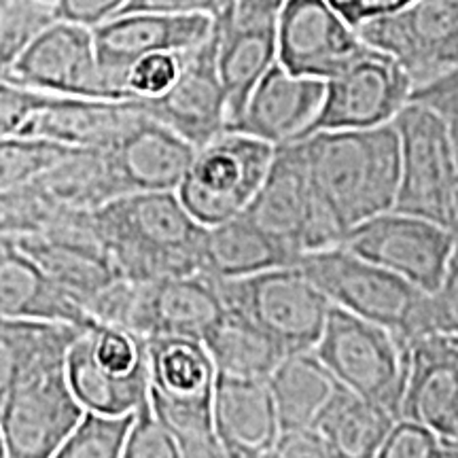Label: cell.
I'll return each mask as SVG.
<instances>
[{
  "mask_svg": "<svg viewBox=\"0 0 458 458\" xmlns=\"http://www.w3.org/2000/svg\"><path fill=\"white\" fill-rule=\"evenodd\" d=\"M213 422L229 458H266L283 433L267 380L216 374Z\"/></svg>",
  "mask_w": 458,
  "mask_h": 458,
  "instance_id": "cell-24",
  "label": "cell"
},
{
  "mask_svg": "<svg viewBox=\"0 0 458 458\" xmlns=\"http://www.w3.org/2000/svg\"><path fill=\"white\" fill-rule=\"evenodd\" d=\"M274 153L276 147L244 131H221L198 148L176 193L198 223L219 225L249 208Z\"/></svg>",
  "mask_w": 458,
  "mask_h": 458,
  "instance_id": "cell-7",
  "label": "cell"
},
{
  "mask_svg": "<svg viewBox=\"0 0 458 458\" xmlns=\"http://www.w3.org/2000/svg\"><path fill=\"white\" fill-rule=\"evenodd\" d=\"M41 3H47V4H55V0H41Z\"/></svg>",
  "mask_w": 458,
  "mask_h": 458,
  "instance_id": "cell-53",
  "label": "cell"
},
{
  "mask_svg": "<svg viewBox=\"0 0 458 458\" xmlns=\"http://www.w3.org/2000/svg\"><path fill=\"white\" fill-rule=\"evenodd\" d=\"M242 215L253 219L297 255L340 246L344 233L314 198L301 142L276 147L259 191Z\"/></svg>",
  "mask_w": 458,
  "mask_h": 458,
  "instance_id": "cell-11",
  "label": "cell"
},
{
  "mask_svg": "<svg viewBox=\"0 0 458 458\" xmlns=\"http://www.w3.org/2000/svg\"><path fill=\"white\" fill-rule=\"evenodd\" d=\"M236 0H128L117 15L162 13V15H208L219 20L233 9Z\"/></svg>",
  "mask_w": 458,
  "mask_h": 458,
  "instance_id": "cell-44",
  "label": "cell"
},
{
  "mask_svg": "<svg viewBox=\"0 0 458 458\" xmlns=\"http://www.w3.org/2000/svg\"><path fill=\"white\" fill-rule=\"evenodd\" d=\"M300 255L246 215L206 227L202 274L213 280H236L295 266Z\"/></svg>",
  "mask_w": 458,
  "mask_h": 458,
  "instance_id": "cell-27",
  "label": "cell"
},
{
  "mask_svg": "<svg viewBox=\"0 0 458 458\" xmlns=\"http://www.w3.org/2000/svg\"><path fill=\"white\" fill-rule=\"evenodd\" d=\"M68 151L71 147L41 139H0V193L28 187Z\"/></svg>",
  "mask_w": 458,
  "mask_h": 458,
  "instance_id": "cell-35",
  "label": "cell"
},
{
  "mask_svg": "<svg viewBox=\"0 0 458 458\" xmlns=\"http://www.w3.org/2000/svg\"><path fill=\"white\" fill-rule=\"evenodd\" d=\"M394 422L397 418L388 410L340 386L312 431L334 458H376Z\"/></svg>",
  "mask_w": 458,
  "mask_h": 458,
  "instance_id": "cell-31",
  "label": "cell"
},
{
  "mask_svg": "<svg viewBox=\"0 0 458 458\" xmlns=\"http://www.w3.org/2000/svg\"><path fill=\"white\" fill-rule=\"evenodd\" d=\"M323 96L325 81L300 77L276 62L257 83L242 114L229 130L244 131L274 147L301 140L317 119Z\"/></svg>",
  "mask_w": 458,
  "mask_h": 458,
  "instance_id": "cell-23",
  "label": "cell"
},
{
  "mask_svg": "<svg viewBox=\"0 0 458 458\" xmlns=\"http://www.w3.org/2000/svg\"><path fill=\"white\" fill-rule=\"evenodd\" d=\"M7 71H9V62H7V57L3 55V51H0V79H4Z\"/></svg>",
  "mask_w": 458,
  "mask_h": 458,
  "instance_id": "cell-49",
  "label": "cell"
},
{
  "mask_svg": "<svg viewBox=\"0 0 458 458\" xmlns=\"http://www.w3.org/2000/svg\"><path fill=\"white\" fill-rule=\"evenodd\" d=\"M357 32L371 49L394 57L414 85L458 66V0H414Z\"/></svg>",
  "mask_w": 458,
  "mask_h": 458,
  "instance_id": "cell-14",
  "label": "cell"
},
{
  "mask_svg": "<svg viewBox=\"0 0 458 458\" xmlns=\"http://www.w3.org/2000/svg\"><path fill=\"white\" fill-rule=\"evenodd\" d=\"M148 403L179 448L216 437L213 397L216 368L208 351L193 337H148Z\"/></svg>",
  "mask_w": 458,
  "mask_h": 458,
  "instance_id": "cell-5",
  "label": "cell"
},
{
  "mask_svg": "<svg viewBox=\"0 0 458 458\" xmlns=\"http://www.w3.org/2000/svg\"><path fill=\"white\" fill-rule=\"evenodd\" d=\"M401 170L393 210L454 229L458 223V170L448 128L431 108L408 102L397 117Z\"/></svg>",
  "mask_w": 458,
  "mask_h": 458,
  "instance_id": "cell-9",
  "label": "cell"
},
{
  "mask_svg": "<svg viewBox=\"0 0 458 458\" xmlns=\"http://www.w3.org/2000/svg\"><path fill=\"white\" fill-rule=\"evenodd\" d=\"M122 458H182L174 435L162 425L148 401L136 410Z\"/></svg>",
  "mask_w": 458,
  "mask_h": 458,
  "instance_id": "cell-38",
  "label": "cell"
},
{
  "mask_svg": "<svg viewBox=\"0 0 458 458\" xmlns=\"http://www.w3.org/2000/svg\"><path fill=\"white\" fill-rule=\"evenodd\" d=\"M142 111L199 148L227 130V100L216 68V28L185 51L179 79L164 96L139 100Z\"/></svg>",
  "mask_w": 458,
  "mask_h": 458,
  "instance_id": "cell-19",
  "label": "cell"
},
{
  "mask_svg": "<svg viewBox=\"0 0 458 458\" xmlns=\"http://www.w3.org/2000/svg\"><path fill=\"white\" fill-rule=\"evenodd\" d=\"M142 114L136 98H62L55 96L21 139H41L71 148H108Z\"/></svg>",
  "mask_w": 458,
  "mask_h": 458,
  "instance_id": "cell-26",
  "label": "cell"
},
{
  "mask_svg": "<svg viewBox=\"0 0 458 458\" xmlns=\"http://www.w3.org/2000/svg\"><path fill=\"white\" fill-rule=\"evenodd\" d=\"M202 344L213 359L216 374L249 380H267L289 354L253 320L227 306Z\"/></svg>",
  "mask_w": 458,
  "mask_h": 458,
  "instance_id": "cell-32",
  "label": "cell"
},
{
  "mask_svg": "<svg viewBox=\"0 0 458 458\" xmlns=\"http://www.w3.org/2000/svg\"><path fill=\"white\" fill-rule=\"evenodd\" d=\"M15 240L55 284H60L74 301L81 303L85 312L108 286L122 278L105 246L68 242L45 233H24L15 236Z\"/></svg>",
  "mask_w": 458,
  "mask_h": 458,
  "instance_id": "cell-28",
  "label": "cell"
},
{
  "mask_svg": "<svg viewBox=\"0 0 458 458\" xmlns=\"http://www.w3.org/2000/svg\"><path fill=\"white\" fill-rule=\"evenodd\" d=\"M331 306L414 342L428 335L427 293L344 246L301 255L297 261Z\"/></svg>",
  "mask_w": 458,
  "mask_h": 458,
  "instance_id": "cell-3",
  "label": "cell"
},
{
  "mask_svg": "<svg viewBox=\"0 0 458 458\" xmlns=\"http://www.w3.org/2000/svg\"><path fill=\"white\" fill-rule=\"evenodd\" d=\"M51 213L54 208L45 204L30 187L0 193V233L24 236L43 232Z\"/></svg>",
  "mask_w": 458,
  "mask_h": 458,
  "instance_id": "cell-40",
  "label": "cell"
},
{
  "mask_svg": "<svg viewBox=\"0 0 458 458\" xmlns=\"http://www.w3.org/2000/svg\"><path fill=\"white\" fill-rule=\"evenodd\" d=\"M7 4H9V0H0V15H3V11L7 9Z\"/></svg>",
  "mask_w": 458,
  "mask_h": 458,
  "instance_id": "cell-52",
  "label": "cell"
},
{
  "mask_svg": "<svg viewBox=\"0 0 458 458\" xmlns=\"http://www.w3.org/2000/svg\"><path fill=\"white\" fill-rule=\"evenodd\" d=\"M51 208L98 210L111 199L123 196L114 179L106 148H71L30 185Z\"/></svg>",
  "mask_w": 458,
  "mask_h": 458,
  "instance_id": "cell-29",
  "label": "cell"
},
{
  "mask_svg": "<svg viewBox=\"0 0 458 458\" xmlns=\"http://www.w3.org/2000/svg\"><path fill=\"white\" fill-rule=\"evenodd\" d=\"M85 414L66 377V352L34 360L0 401L9 458H51Z\"/></svg>",
  "mask_w": 458,
  "mask_h": 458,
  "instance_id": "cell-10",
  "label": "cell"
},
{
  "mask_svg": "<svg viewBox=\"0 0 458 458\" xmlns=\"http://www.w3.org/2000/svg\"><path fill=\"white\" fill-rule=\"evenodd\" d=\"M225 312L216 283L206 274H187L130 283L119 303L114 327L128 329L142 340L159 335L204 340Z\"/></svg>",
  "mask_w": 458,
  "mask_h": 458,
  "instance_id": "cell-15",
  "label": "cell"
},
{
  "mask_svg": "<svg viewBox=\"0 0 458 458\" xmlns=\"http://www.w3.org/2000/svg\"><path fill=\"white\" fill-rule=\"evenodd\" d=\"M433 458H458V444H437Z\"/></svg>",
  "mask_w": 458,
  "mask_h": 458,
  "instance_id": "cell-48",
  "label": "cell"
},
{
  "mask_svg": "<svg viewBox=\"0 0 458 458\" xmlns=\"http://www.w3.org/2000/svg\"><path fill=\"white\" fill-rule=\"evenodd\" d=\"M81 331L68 323L0 317V401L34 360L45 354L68 352Z\"/></svg>",
  "mask_w": 458,
  "mask_h": 458,
  "instance_id": "cell-33",
  "label": "cell"
},
{
  "mask_svg": "<svg viewBox=\"0 0 458 458\" xmlns=\"http://www.w3.org/2000/svg\"><path fill=\"white\" fill-rule=\"evenodd\" d=\"M410 102L431 108L445 123L458 170V66L428 79L427 83L414 85Z\"/></svg>",
  "mask_w": 458,
  "mask_h": 458,
  "instance_id": "cell-41",
  "label": "cell"
},
{
  "mask_svg": "<svg viewBox=\"0 0 458 458\" xmlns=\"http://www.w3.org/2000/svg\"><path fill=\"white\" fill-rule=\"evenodd\" d=\"M198 148L151 114H142L106 148L122 193L176 191Z\"/></svg>",
  "mask_w": 458,
  "mask_h": 458,
  "instance_id": "cell-22",
  "label": "cell"
},
{
  "mask_svg": "<svg viewBox=\"0 0 458 458\" xmlns=\"http://www.w3.org/2000/svg\"><path fill=\"white\" fill-rule=\"evenodd\" d=\"M261 3H267V4H274V7H280V4H283V0H261Z\"/></svg>",
  "mask_w": 458,
  "mask_h": 458,
  "instance_id": "cell-51",
  "label": "cell"
},
{
  "mask_svg": "<svg viewBox=\"0 0 458 458\" xmlns=\"http://www.w3.org/2000/svg\"><path fill=\"white\" fill-rule=\"evenodd\" d=\"M300 142L314 196L342 227L344 236L359 223L394 208L401 151L393 123L317 131Z\"/></svg>",
  "mask_w": 458,
  "mask_h": 458,
  "instance_id": "cell-2",
  "label": "cell"
},
{
  "mask_svg": "<svg viewBox=\"0 0 458 458\" xmlns=\"http://www.w3.org/2000/svg\"><path fill=\"white\" fill-rule=\"evenodd\" d=\"M54 21V4L41 0H9L7 9L0 15V51L7 57L9 66Z\"/></svg>",
  "mask_w": 458,
  "mask_h": 458,
  "instance_id": "cell-36",
  "label": "cell"
},
{
  "mask_svg": "<svg viewBox=\"0 0 458 458\" xmlns=\"http://www.w3.org/2000/svg\"><path fill=\"white\" fill-rule=\"evenodd\" d=\"M399 420L428 428L442 444H458V344L454 337L425 335L410 342L408 380Z\"/></svg>",
  "mask_w": 458,
  "mask_h": 458,
  "instance_id": "cell-21",
  "label": "cell"
},
{
  "mask_svg": "<svg viewBox=\"0 0 458 458\" xmlns=\"http://www.w3.org/2000/svg\"><path fill=\"white\" fill-rule=\"evenodd\" d=\"M276 49L280 66L320 81L337 77L371 51L329 0H283Z\"/></svg>",
  "mask_w": 458,
  "mask_h": 458,
  "instance_id": "cell-17",
  "label": "cell"
},
{
  "mask_svg": "<svg viewBox=\"0 0 458 458\" xmlns=\"http://www.w3.org/2000/svg\"><path fill=\"white\" fill-rule=\"evenodd\" d=\"M185 51H157L136 60L125 77L130 98L153 100L164 96L179 79Z\"/></svg>",
  "mask_w": 458,
  "mask_h": 458,
  "instance_id": "cell-37",
  "label": "cell"
},
{
  "mask_svg": "<svg viewBox=\"0 0 458 458\" xmlns=\"http://www.w3.org/2000/svg\"><path fill=\"white\" fill-rule=\"evenodd\" d=\"M0 458H9V454H7V448H4V439H3V433H0Z\"/></svg>",
  "mask_w": 458,
  "mask_h": 458,
  "instance_id": "cell-50",
  "label": "cell"
},
{
  "mask_svg": "<svg viewBox=\"0 0 458 458\" xmlns=\"http://www.w3.org/2000/svg\"><path fill=\"white\" fill-rule=\"evenodd\" d=\"M91 30L100 68L113 88L123 98H130L125 77L136 60L157 51L198 47L215 32V20L208 15L125 13L114 15Z\"/></svg>",
  "mask_w": 458,
  "mask_h": 458,
  "instance_id": "cell-20",
  "label": "cell"
},
{
  "mask_svg": "<svg viewBox=\"0 0 458 458\" xmlns=\"http://www.w3.org/2000/svg\"><path fill=\"white\" fill-rule=\"evenodd\" d=\"M215 283L227 308L253 320L289 354L312 351L323 335L331 301L297 263Z\"/></svg>",
  "mask_w": 458,
  "mask_h": 458,
  "instance_id": "cell-8",
  "label": "cell"
},
{
  "mask_svg": "<svg viewBox=\"0 0 458 458\" xmlns=\"http://www.w3.org/2000/svg\"><path fill=\"white\" fill-rule=\"evenodd\" d=\"M278 9L261 0H236L229 13L215 20L216 68L225 89L227 130L238 122L257 83L278 62Z\"/></svg>",
  "mask_w": 458,
  "mask_h": 458,
  "instance_id": "cell-18",
  "label": "cell"
},
{
  "mask_svg": "<svg viewBox=\"0 0 458 458\" xmlns=\"http://www.w3.org/2000/svg\"><path fill=\"white\" fill-rule=\"evenodd\" d=\"M128 0H55V20L96 28L113 20Z\"/></svg>",
  "mask_w": 458,
  "mask_h": 458,
  "instance_id": "cell-45",
  "label": "cell"
},
{
  "mask_svg": "<svg viewBox=\"0 0 458 458\" xmlns=\"http://www.w3.org/2000/svg\"><path fill=\"white\" fill-rule=\"evenodd\" d=\"M134 414L105 416L85 411L51 458H122Z\"/></svg>",
  "mask_w": 458,
  "mask_h": 458,
  "instance_id": "cell-34",
  "label": "cell"
},
{
  "mask_svg": "<svg viewBox=\"0 0 458 458\" xmlns=\"http://www.w3.org/2000/svg\"><path fill=\"white\" fill-rule=\"evenodd\" d=\"M340 246L433 293L448 267L456 233L422 216L386 210L352 227Z\"/></svg>",
  "mask_w": 458,
  "mask_h": 458,
  "instance_id": "cell-12",
  "label": "cell"
},
{
  "mask_svg": "<svg viewBox=\"0 0 458 458\" xmlns=\"http://www.w3.org/2000/svg\"><path fill=\"white\" fill-rule=\"evenodd\" d=\"M0 317L68 323L79 329L98 323L7 233H0Z\"/></svg>",
  "mask_w": 458,
  "mask_h": 458,
  "instance_id": "cell-25",
  "label": "cell"
},
{
  "mask_svg": "<svg viewBox=\"0 0 458 458\" xmlns=\"http://www.w3.org/2000/svg\"><path fill=\"white\" fill-rule=\"evenodd\" d=\"M280 431H306L317 425L320 411L340 391L318 354L312 351L291 352L267 377Z\"/></svg>",
  "mask_w": 458,
  "mask_h": 458,
  "instance_id": "cell-30",
  "label": "cell"
},
{
  "mask_svg": "<svg viewBox=\"0 0 458 458\" xmlns=\"http://www.w3.org/2000/svg\"><path fill=\"white\" fill-rule=\"evenodd\" d=\"M334 7L340 11L346 21L359 28L365 21L376 20V17L391 15L394 11L408 7L414 0H329Z\"/></svg>",
  "mask_w": 458,
  "mask_h": 458,
  "instance_id": "cell-47",
  "label": "cell"
},
{
  "mask_svg": "<svg viewBox=\"0 0 458 458\" xmlns=\"http://www.w3.org/2000/svg\"><path fill=\"white\" fill-rule=\"evenodd\" d=\"M411 89L414 81L408 71L394 57L371 49L337 77L325 81L323 105L306 136L393 123L410 102Z\"/></svg>",
  "mask_w": 458,
  "mask_h": 458,
  "instance_id": "cell-16",
  "label": "cell"
},
{
  "mask_svg": "<svg viewBox=\"0 0 458 458\" xmlns=\"http://www.w3.org/2000/svg\"><path fill=\"white\" fill-rule=\"evenodd\" d=\"M4 79L62 98L128 100L100 68L91 28L55 20L15 57Z\"/></svg>",
  "mask_w": 458,
  "mask_h": 458,
  "instance_id": "cell-13",
  "label": "cell"
},
{
  "mask_svg": "<svg viewBox=\"0 0 458 458\" xmlns=\"http://www.w3.org/2000/svg\"><path fill=\"white\" fill-rule=\"evenodd\" d=\"M54 98L51 94L0 79V139L24 136L32 119Z\"/></svg>",
  "mask_w": 458,
  "mask_h": 458,
  "instance_id": "cell-39",
  "label": "cell"
},
{
  "mask_svg": "<svg viewBox=\"0 0 458 458\" xmlns=\"http://www.w3.org/2000/svg\"><path fill=\"white\" fill-rule=\"evenodd\" d=\"M94 219L114 270L130 283L202 272L206 227L176 191L125 193L94 210Z\"/></svg>",
  "mask_w": 458,
  "mask_h": 458,
  "instance_id": "cell-1",
  "label": "cell"
},
{
  "mask_svg": "<svg viewBox=\"0 0 458 458\" xmlns=\"http://www.w3.org/2000/svg\"><path fill=\"white\" fill-rule=\"evenodd\" d=\"M314 352L337 385L388 410L399 420L401 399L408 380V340L391 329L331 306Z\"/></svg>",
  "mask_w": 458,
  "mask_h": 458,
  "instance_id": "cell-4",
  "label": "cell"
},
{
  "mask_svg": "<svg viewBox=\"0 0 458 458\" xmlns=\"http://www.w3.org/2000/svg\"><path fill=\"white\" fill-rule=\"evenodd\" d=\"M66 377L85 411L134 414L148 401L147 344L128 329L91 325L68 348Z\"/></svg>",
  "mask_w": 458,
  "mask_h": 458,
  "instance_id": "cell-6",
  "label": "cell"
},
{
  "mask_svg": "<svg viewBox=\"0 0 458 458\" xmlns=\"http://www.w3.org/2000/svg\"><path fill=\"white\" fill-rule=\"evenodd\" d=\"M437 437L428 428L410 420H397L376 458H433Z\"/></svg>",
  "mask_w": 458,
  "mask_h": 458,
  "instance_id": "cell-43",
  "label": "cell"
},
{
  "mask_svg": "<svg viewBox=\"0 0 458 458\" xmlns=\"http://www.w3.org/2000/svg\"><path fill=\"white\" fill-rule=\"evenodd\" d=\"M428 335L458 337V242L433 293H427Z\"/></svg>",
  "mask_w": 458,
  "mask_h": 458,
  "instance_id": "cell-42",
  "label": "cell"
},
{
  "mask_svg": "<svg viewBox=\"0 0 458 458\" xmlns=\"http://www.w3.org/2000/svg\"><path fill=\"white\" fill-rule=\"evenodd\" d=\"M266 458H334L317 431L280 433L278 442Z\"/></svg>",
  "mask_w": 458,
  "mask_h": 458,
  "instance_id": "cell-46",
  "label": "cell"
},
{
  "mask_svg": "<svg viewBox=\"0 0 458 458\" xmlns=\"http://www.w3.org/2000/svg\"><path fill=\"white\" fill-rule=\"evenodd\" d=\"M454 233H456V242H458V223H456V227H454Z\"/></svg>",
  "mask_w": 458,
  "mask_h": 458,
  "instance_id": "cell-54",
  "label": "cell"
}]
</instances>
